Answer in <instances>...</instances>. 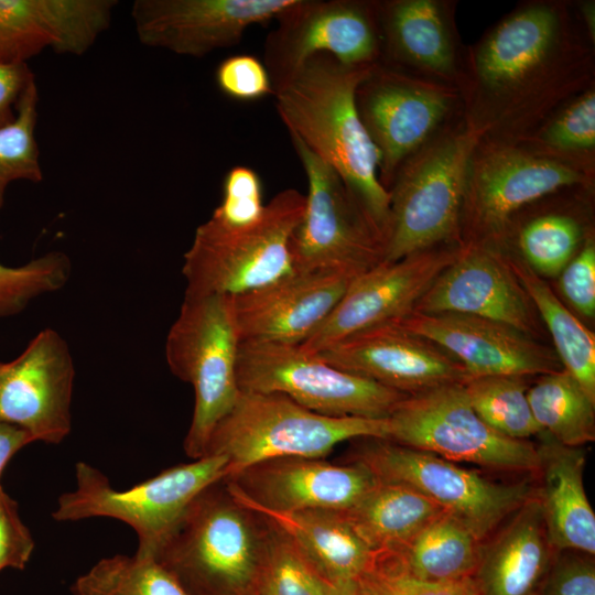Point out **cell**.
I'll return each instance as SVG.
<instances>
[{
	"mask_svg": "<svg viewBox=\"0 0 595 595\" xmlns=\"http://www.w3.org/2000/svg\"><path fill=\"white\" fill-rule=\"evenodd\" d=\"M594 47L574 1L519 3L464 50L456 84L464 120L484 139L520 143L595 86Z\"/></svg>",
	"mask_w": 595,
	"mask_h": 595,
	"instance_id": "obj_1",
	"label": "cell"
},
{
	"mask_svg": "<svg viewBox=\"0 0 595 595\" xmlns=\"http://www.w3.org/2000/svg\"><path fill=\"white\" fill-rule=\"evenodd\" d=\"M371 66L316 54L273 96L289 134L340 176L386 242L390 195L379 182V153L356 107V89Z\"/></svg>",
	"mask_w": 595,
	"mask_h": 595,
	"instance_id": "obj_2",
	"label": "cell"
},
{
	"mask_svg": "<svg viewBox=\"0 0 595 595\" xmlns=\"http://www.w3.org/2000/svg\"><path fill=\"white\" fill-rule=\"evenodd\" d=\"M271 529L220 479L194 499L153 560L188 595H253Z\"/></svg>",
	"mask_w": 595,
	"mask_h": 595,
	"instance_id": "obj_3",
	"label": "cell"
},
{
	"mask_svg": "<svg viewBox=\"0 0 595 595\" xmlns=\"http://www.w3.org/2000/svg\"><path fill=\"white\" fill-rule=\"evenodd\" d=\"M482 138L461 113L403 162L388 188L390 227L383 261L461 245L467 167Z\"/></svg>",
	"mask_w": 595,
	"mask_h": 595,
	"instance_id": "obj_4",
	"label": "cell"
},
{
	"mask_svg": "<svg viewBox=\"0 0 595 595\" xmlns=\"http://www.w3.org/2000/svg\"><path fill=\"white\" fill-rule=\"evenodd\" d=\"M365 437L387 440V419L327 416L279 393L240 390L214 428L205 456L225 457L227 477L273 458H324L339 443Z\"/></svg>",
	"mask_w": 595,
	"mask_h": 595,
	"instance_id": "obj_5",
	"label": "cell"
},
{
	"mask_svg": "<svg viewBox=\"0 0 595 595\" xmlns=\"http://www.w3.org/2000/svg\"><path fill=\"white\" fill-rule=\"evenodd\" d=\"M304 209L305 195L285 188L252 224H201L184 255V296H232L292 272L291 238Z\"/></svg>",
	"mask_w": 595,
	"mask_h": 595,
	"instance_id": "obj_6",
	"label": "cell"
},
{
	"mask_svg": "<svg viewBox=\"0 0 595 595\" xmlns=\"http://www.w3.org/2000/svg\"><path fill=\"white\" fill-rule=\"evenodd\" d=\"M240 338L229 296H184L165 340L171 372L192 385L194 411L184 440L193 459L205 456L216 424L237 400V358Z\"/></svg>",
	"mask_w": 595,
	"mask_h": 595,
	"instance_id": "obj_7",
	"label": "cell"
},
{
	"mask_svg": "<svg viewBox=\"0 0 595 595\" xmlns=\"http://www.w3.org/2000/svg\"><path fill=\"white\" fill-rule=\"evenodd\" d=\"M223 456H204L170 467L127 490H116L97 468L79 462L77 487L60 496L53 518L74 521L110 517L133 528L138 536L136 555L153 559L156 550L194 499L227 474Z\"/></svg>",
	"mask_w": 595,
	"mask_h": 595,
	"instance_id": "obj_8",
	"label": "cell"
},
{
	"mask_svg": "<svg viewBox=\"0 0 595 595\" xmlns=\"http://www.w3.org/2000/svg\"><path fill=\"white\" fill-rule=\"evenodd\" d=\"M593 178L520 143L482 138L467 167L461 245L500 249L513 217L524 207Z\"/></svg>",
	"mask_w": 595,
	"mask_h": 595,
	"instance_id": "obj_9",
	"label": "cell"
},
{
	"mask_svg": "<svg viewBox=\"0 0 595 595\" xmlns=\"http://www.w3.org/2000/svg\"><path fill=\"white\" fill-rule=\"evenodd\" d=\"M351 461L378 482L409 486L462 522L484 542L536 494L528 482L498 483L433 453L365 437Z\"/></svg>",
	"mask_w": 595,
	"mask_h": 595,
	"instance_id": "obj_10",
	"label": "cell"
},
{
	"mask_svg": "<svg viewBox=\"0 0 595 595\" xmlns=\"http://www.w3.org/2000/svg\"><path fill=\"white\" fill-rule=\"evenodd\" d=\"M240 390L279 393L327 416L387 419L408 396L339 369L300 345L240 342Z\"/></svg>",
	"mask_w": 595,
	"mask_h": 595,
	"instance_id": "obj_11",
	"label": "cell"
},
{
	"mask_svg": "<svg viewBox=\"0 0 595 595\" xmlns=\"http://www.w3.org/2000/svg\"><path fill=\"white\" fill-rule=\"evenodd\" d=\"M290 137L307 180L305 209L291 238L293 270L354 279L382 262L385 239L340 176Z\"/></svg>",
	"mask_w": 595,
	"mask_h": 595,
	"instance_id": "obj_12",
	"label": "cell"
},
{
	"mask_svg": "<svg viewBox=\"0 0 595 595\" xmlns=\"http://www.w3.org/2000/svg\"><path fill=\"white\" fill-rule=\"evenodd\" d=\"M393 443L458 463L537 474V445L507 437L473 409L464 385L448 383L407 396L387 418Z\"/></svg>",
	"mask_w": 595,
	"mask_h": 595,
	"instance_id": "obj_13",
	"label": "cell"
},
{
	"mask_svg": "<svg viewBox=\"0 0 595 595\" xmlns=\"http://www.w3.org/2000/svg\"><path fill=\"white\" fill-rule=\"evenodd\" d=\"M356 107L379 153V182L387 191L403 162L462 113L455 87L381 62L358 85Z\"/></svg>",
	"mask_w": 595,
	"mask_h": 595,
	"instance_id": "obj_14",
	"label": "cell"
},
{
	"mask_svg": "<svg viewBox=\"0 0 595 595\" xmlns=\"http://www.w3.org/2000/svg\"><path fill=\"white\" fill-rule=\"evenodd\" d=\"M277 21L263 46L274 91L316 54L353 66L381 60L377 0H293Z\"/></svg>",
	"mask_w": 595,
	"mask_h": 595,
	"instance_id": "obj_15",
	"label": "cell"
},
{
	"mask_svg": "<svg viewBox=\"0 0 595 595\" xmlns=\"http://www.w3.org/2000/svg\"><path fill=\"white\" fill-rule=\"evenodd\" d=\"M461 246H441L397 261H382L357 275L325 321L300 347L318 354L357 333L399 322L454 261Z\"/></svg>",
	"mask_w": 595,
	"mask_h": 595,
	"instance_id": "obj_16",
	"label": "cell"
},
{
	"mask_svg": "<svg viewBox=\"0 0 595 595\" xmlns=\"http://www.w3.org/2000/svg\"><path fill=\"white\" fill-rule=\"evenodd\" d=\"M74 379L67 342L53 328L42 329L18 357L0 361V421L34 441L62 442L72 429Z\"/></svg>",
	"mask_w": 595,
	"mask_h": 595,
	"instance_id": "obj_17",
	"label": "cell"
},
{
	"mask_svg": "<svg viewBox=\"0 0 595 595\" xmlns=\"http://www.w3.org/2000/svg\"><path fill=\"white\" fill-rule=\"evenodd\" d=\"M223 479L240 502L277 512L344 511L378 483L359 462L336 465L299 456L263 461Z\"/></svg>",
	"mask_w": 595,
	"mask_h": 595,
	"instance_id": "obj_18",
	"label": "cell"
},
{
	"mask_svg": "<svg viewBox=\"0 0 595 595\" xmlns=\"http://www.w3.org/2000/svg\"><path fill=\"white\" fill-rule=\"evenodd\" d=\"M293 0H137L131 19L144 46L203 57L238 44L246 30L277 18Z\"/></svg>",
	"mask_w": 595,
	"mask_h": 595,
	"instance_id": "obj_19",
	"label": "cell"
},
{
	"mask_svg": "<svg viewBox=\"0 0 595 595\" xmlns=\"http://www.w3.org/2000/svg\"><path fill=\"white\" fill-rule=\"evenodd\" d=\"M396 323L448 353L463 366L469 378H523L562 368L553 349L507 324L489 318L412 311Z\"/></svg>",
	"mask_w": 595,
	"mask_h": 595,
	"instance_id": "obj_20",
	"label": "cell"
},
{
	"mask_svg": "<svg viewBox=\"0 0 595 595\" xmlns=\"http://www.w3.org/2000/svg\"><path fill=\"white\" fill-rule=\"evenodd\" d=\"M536 309L504 251L462 245L454 261L415 304L423 314L458 313L507 324L531 337L539 329Z\"/></svg>",
	"mask_w": 595,
	"mask_h": 595,
	"instance_id": "obj_21",
	"label": "cell"
},
{
	"mask_svg": "<svg viewBox=\"0 0 595 595\" xmlns=\"http://www.w3.org/2000/svg\"><path fill=\"white\" fill-rule=\"evenodd\" d=\"M317 355L339 369L408 396L469 378L448 353L398 323L357 333Z\"/></svg>",
	"mask_w": 595,
	"mask_h": 595,
	"instance_id": "obj_22",
	"label": "cell"
},
{
	"mask_svg": "<svg viewBox=\"0 0 595 595\" xmlns=\"http://www.w3.org/2000/svg\"><path fill=\"white\" fill-rule=\"evenodd\" d=\"M353 279L296 271L229 296L240 342L300 345L325 321Z\"/></svg>",
	"mask_w": 595,
	"mask_h": 595,
	"instance_id": "obj_23",
	"label": "cell"
},
{
	"mask_svg": "<svg viewBox=\"0 0 595 595\" xmlns=\"http://www.w3.org/2000/svg\"><path fill=\"white\" fill-rule=\"evenodd\" d=\"M381 60L401 72L456 88L463 54L455 1L377 0Z\"/></svg>",
	"mask_w": 595,
	"mask_h": 595,
	"instance_id": "obj_24",
	"label": "cell"
},
{
	"mask_svg": "<svg viewBox=\"0 0 595 595\" xmlns=\"http://www.w3.org/2000/svg\"><path fill=\"white\" fill-rule=\"evenodd\" d=\"M116 0H0V62L44 50L85 54L111 24Z\"/></svg>",
	"mask_w": 595,
	"mask_h": 595,
	"instance_id": "obj_25",
	"label": "cell"
},
{
	"mask_svg": "<svg viewBox=\"0 0 595 595\" xmlns=\"http://www.w3.org/2000/svg\"><path fill=\"white\" fill-rule=\"evenodd\" d=\"M490 539L480 542L473 575L479 595H539L555 550L534 495Z\"/></svg>",
	"mask_w": 595,
	"mask_h": 595,
	"instance_id": "obj_26",
	"label": "cell"
},
{
	"mask_svg": "<svg viewBox=\"0 0 595 595\" xmlns=\"http://www.w3.org/2000/svg\"><path fill=\"white\" fill-rule=\"evenodd\" d=\"M537 445L541 487L536 494L551 547L594 555L595 513L586 496V454L542 432Z\"/></svg>",
	"mask_w": 595,
	"mask_h": 595,
	"instance_id": "obj_27",
	"label": "cell"
},
{
	"mask_svg": "<svg viewBox=\"0 0 595 595\" xmlns=\"http://www.w3.org/2000/svg\"><path fill=\"white\" fill-rule=\"evenodd\" d=\"M251 509L286 533L334 584L358 578L375 556L376 551L358 536L340 511L311 509L277 512Z\"/></svg>",
	"mask_w": 595,
	"mask_h": 595,
	"instance_id": "obj_28",
	"label": "cell"
},
{
	"mask_svg": "<svg viewBox=\"0 0 595 595\" xmlns=\"http://www.w3.org/2000/svg\"><path fill=\"white\" fill-rule=\"evenodd\" d=\"M340 512L374 551H396L443 510L409 486L378 482Z\"/></svg>",
	"mask_w": 595,
	"mask_h": 595,
	"instance_id": "obj_29",
	"label": "cell"
},
{
	"mask_svg": "<svg viewBox=\"0 0 595 595\" xmlns=\"http://www.w3.org/2000/svg\"><path fill=\"white\" fill-rule=\"evenodd\" d=\"M505 252V251H504ZM510 268L545 323L565 369L595 399V336L560 301L549 284L518 257L505 252Z\"/></svg>",
	"mask_w": 595,
	"mask_h": 595,
	"instance_id": "obj_30",
	"label": "cell"
},
{
	"mask_svg": "<svg viewBox=\"0 0 595 595\" xmlns=\"http://www.w3.org/2000/svg\"><path fill=\"white\" fill-rule=\"evenodd\" d=\"M480 542L457 519L443 511L411 540L390 552L401 566L425 581H453L473 576Z\"/></svg>",
	"mask_w": 595,
	"mask_h": 595,
	"instance_id": "obj_31",
	"label": "cell"
},
{
	"mask_svg": "<svg viewBox=\"0 0 595 595\" xmlns=\"http://www.w3.org/2000/svg\"><path fill=\"white\" fill-rule=\"evenodd\" d=\"M520 144L595 180V86L560 106Z\"/></svg>",
	"mask_w": 595,
	"mask_h": 595,
	"instance_id": "obj_32",
	"label": "cell"
},
{
	"mask_svg": "<svg viewBox=\"0 0 595 595\" xmlns=\"http://www.w3.org/2000/svg\"><path fill=\"white\" fill-rule=\"evenodd\" d=\"M527 397L534 420L556 442L582 447L595 440V399L565 369L541 375Z\"/></svg>",
	"mask_w": 595,
	"mask_h": 595,
	"instance_id": "obj_33",
	"label": "cell"
},
{
	"mask_svg": "<svg viewBox=\"0 0 595 595\" xmlns=\"http://www.w3.org/2000/svg\"><path fill=\"white\" fill-rule=\"evenodd\" d=\"M592 235L576 213L550 210L536 214L521 224L511 221L500 249L513 240L521 257L518 258L531 270L539 275L558 277Z\"/></svg>",
	"mask_w": 595,
	"mask_h": 595,
	"instance_id": "obj_34",
	"label": "cell"
},
{
	"mask_svg": "<svg viewBox=\"0 0 595 595\" xmlns=\"http://www.w3.org/2000/svg\"><path fill=\"white\" fill-rule=\"evenodd\" d=\"M74 595H188L155 560L117 554L78 576Z\"/></svg>",
	"mask_w": 595,
	"mask_h": 595,
	"instance_id": "obj_35",
	"label": "cell"
},
{
	"mask_svg": "<svg viewBox=\"0 0 595 595\" xmlns=\"http://www.w3.org/2000/svg\"><path fill=\"white\" fill-rule=\"evenodd\" d=\"M463 385L475 412L496 432L513 440L543 432L533 418L522 377H475Z\"/></svg>",
	"mask_w": 595,
	"mask_h": 595,
	"instance_id": "obj_36",
	"label": "cell"
},
{
	"mask_svg": "<svg viewBox=\"0 0 595 595\" xmlns=\"http://www.w3.org/2000/svg\"><path fill=\"white\" fill-rule=\"evenodd\" d=\"M271 524L268 550L253 595H333L335 584L286 533Z\"/></svg>",
	"mask_w": 595,
	"mask_h": 595,
	"instance_id": "obj_37",
	"label": "cell"
},
{
	"mask_svg": "<svg viewBox=\"0 0 595 595\" xmlns=\"http://www.w3.org/2000/svg\"><path fill=\"white\" fill-rule=\"evenodd\" d=\"M39 93L32 82L17 105L15 118L0 128V210L3 208L8 186L24 180L40 183L43 170L35 139Z\"/></svg>",
	"mask_w": 595,
	"mask_h": 595,
	"instance_id": "obj_38",
	"label": "cell"
},
{
	"mask_svg": "<svg viewBox=\"0 0 595 595\" xmlns=\"http://www.w3.org/2000/svg\"><path fill=\"white\" fill-rule=\"evenodd\" d=\"M72 263L62 251L46 252L23 266L0 263V318L22 312L33 300L63 289Z\"/></svg>",
	"mask_w": 595,
	"mask_h": 595,
	"instance_id": "obj_39",
	"label": "cell"
},
{
	"mask_svg": "<svg viewBox=\"0 0 595 595\" xmlns=\"http://www.w3.org/2000/svg\"><path fill=\"white\" fill-rule=\"evenodd\" d=\"M365 595H479L473 576L453 581H425L407 572L388 551H376L357 578Z\"/></svg>",
	"mask_w": 595,
	"mask_h": 595,
	"instance_id": "obj_40",
	"label": "cell"
},
{
	"mask_svg": "<svg viewBox=\"0 0 595 595\" xmlns=\"http://www.w3.org/2000/svg\"><path fill=\"white\" fill-rule=\"evenodd\" d=\"M264 207L258 173L249 166L236 165L225 176L223 199L210 217L228 226H246L258 220Z\"/></svg>",
	"mask_w": 595,
	"mask_h": 595,
	"instance_id": "obj_41",
	"label": "cell"
},
{
	"mask_svg": "<svg viewBox=\"0 0 595 595\" xmlns=\"http://www.w3.org/2000/svg\"><path fill=\"white\" fill-rule=\"evenodd\" d=\"M221 93L239 101H253L274 95L269 73L261 60L236 54L221 61L215 73Z\"/></svg>",
	"mask_w": 595,
	"mask_h": 595,
	"instance_id": "obj_42",
	"label": "cell"
},
{
	"mask_svg": "<svg viewBox=\"0 0 595 595\" xmlns=\"http://www.w3.org/2000/svg\"><path fill=\"white\" fill-rule=\"evenodd\" d=\"M591 556L574 550L555 551L539 595H595V564Z\"/></svg>",
	"mask_w": 595,
	"mask_h": 595,
	"instance_id": "obj_43",
	"label": "cell"
},
{
	"mask_svg": "<svg viewBox=\"0 0 595 595\" xmlns=\"http://www.w3.org/2000/svg\"><path fill=\"white\" fill-rule=\"evenodd\" d=\"M559 286L569 304L587 318L595 315V240L586 238L577 253L564 267Z\"/></svg>",
	"mask_w": 595,
	"mask_h": 595,
	"instance_id": "obj_44",
	"label": "cell"
},
{
	"mask_svg": "<svg viewBox=\"0 0 595 595\" xmlns=\"http://www.w3.org/2000/svg\"><path fill=\"white\" fill-rule=\"evenodd\" d=\"M33 549L34 541L20 519L17 502L0 485V571L23 570Z\"/></svg>",
	"mask_w": 595,
	"mask_h": 595,
	"instance_id": "obj_45",
	"label": "cell"
},
{
	"mask_svg": "<svg viewBox=\"0 0 595 595\" xmlns=\"http://www.w3.org/2000/svg\"><path fill=\"white\" fill-rule=\"evenodd\" d=\"M32 82L28 63L0 62V128L14 120L18 101Z\"/></svg>",
	"mask_w": 595,
	"mask_h": 595,
	"instance_id": "obj_46",
	"label": "cell"
},
{
	"mask_svg": "<svg viewBox=\"0 0 595 595\" xmlns=\"http://www.w3.org/2000/svg\"><path fill=\"white\" fill-rule=\"evenodd\" d=\"M31 442L34 440L26 431L0 421V475L9 459Z\"/></svg>",
	"mask_w": 595,
	"mask_h": 595,
	"instance_id": "obj_47",
	"label": "cell"
},
{
	"mask_svg": "<svg viewBox=\"0 0 595 595\" xmlns=\"http://www.w3.org/2000/svg\"><path fill=\"white\" fill-rule=\"evenodd\" d=\"M574 7L578 19L584 26L588 40L595 45V1H574Z\"/></svg>",
	"mask_w": 595,
	"mask_h": 595,
	"instance_id": "obj_48",
	"label": "cell"
},
{
	"mask_svg": "<svg viewBox=\"0 0 595 595\" xmlns=\"http://www.w3.org/2000/svg\"><path fill=\"white\" fill-rule=\"evenodd\" d=\"M333 595H365V593L357 578H351L335 584Z\"/></svg>",
	"mask_w": 595,
	"mask_h": 595,
	"instance_id": "obj_49",
	"label": "cell"
}]
</instances>
